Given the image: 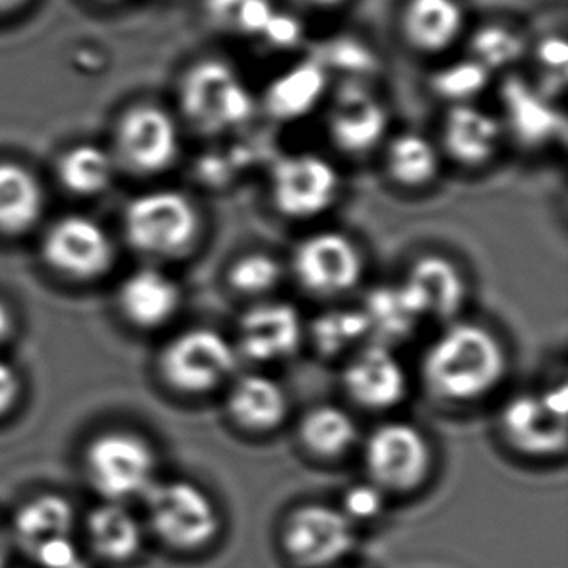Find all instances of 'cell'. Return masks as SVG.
Segmentation results:
<instances>
[{
	"mask_svg": "<svg viewBox=\"0 0 568 568\" xmlns=\"http://www.w3.org/2000/svg\"><path fill=\"white\" fill-rule=\"evenodd\" d=\"M510 355L491 326L456 318L443 328L419 362L423 390L445 406L466 407L489 398L507 381Z\"/></svg>",
	"mask_w": 568,
	"mask_h": 568,
	"instance_id": "6da1fadb",
	"label": "cell"
},
{
	"mask_svg": "<svg viewBox=\"0 0 568 568\" xmlns=\"http://www.w3.org/2000/svg\"><path fill=\"white\" fill-rule=\"evenodd\" d=\"M179 113L202 136H223L243 129L258 111V98L231 62L204 57L179 78Z\"/></svg>",
	"mask_w": 568,
	"mask_h": 568,
	"instance_id": "7a4b0ae2",
	"label": "cell"
},
{
	"mask_svg": "<svg viewBox=\"0 0 568 568\" xmlns=\"http://www.w3.org/2000/svg\"><path fill=\"white\" fill-rule=\"evenodd\" d=\"M129 245L155 261H179L196 251L204 215L186 192L154 189L129 202L123 217Z\"/></svg>",
	"mask_w": 568,
	"mask_h": 568,
	"instance_id": "3957f363",
	"label": "cell"
},
{
	"mask_svg": "<svg viewBox=\"0 0 568 568\" xmlns=\"http://www.w3.org/2000/svg\"><path fill=\"white\" fill-rule=\"evenodd\" d=\"M239 365L233 339L214 326H189L173 334L158 355L162 383L185 398H202L227 386Z\"/></svg>",
	"mask_w": 568,
	"mask_h": 568,
	"instance_id": "277c9868",
	"label": "cell"
},
{
	"mask_svg": "<svg viewBox=\"0 0 568 568\" xmlns=\"http://www.w3.org/2000/svg\"><path fill=\"white\" fill-rule=\"evenodd\" d=\"M290 272L311 297L336 301L359 290L367 258L362 245L346 231L316 230L293 248Z\"/></svg>",
	"mask_w": 568,
	"mask_h": 568,
	"instance_id": "5b68a950",
	"label": "cell"
},
{
	"mask_svg": "<svg viewBox=\"0 0 568 568\" xmlns=\"http://www.w3.org/2000/svg\"><path fill=\"white\" fill-rule=\"evenodd\" d=\"M342 194V175L328 158L316 152L280 155L268 171V199L277 215L311 222L328 214Z\"/></svg>",
	"mask_w": 568,
	"mask_h": 568,
	"instance_id": "8992f818",
	"label": "cell"
},
{
	"mask_svg": "<svg viewBox=\"0 0 568 568\" xmlns=\"http://www.w3.org/2000/svg\"><path fill=\"white\" fill-rule=\"evenodd\" d=\"M499 430L516 453L547 458L565 453L568 386L565 381L536 392H518L500 406Z\"/></svg>",
	"mask_w": 568,
	"mask_h": 568,
	"instance_id": "52a82bcc",
	"label": "cell"
},
{
	"mask_svg": "<svg viewBox=\"0 0 568 568\" xmlns=\"http://www.w3.org/2000/svg\"><path fill=\"white\" fill-rule=\"evenodd\" d=\"M155 468L154 448L131 430L103 433L93 438L85 453L88 479L111 503L144 497L155 484Z\"/></svg>",
	"mask_w": 568,
	"mask_h": 568,
	"instance_id": "ba28073f",
	"label": "cell"
},
{
	"mask_svg": "<svg viewBox=\"0 0 568 568\" xmlns=\"http://www.w3.org/2000/svg\"><path fill=\"white\" fill-rule=\"evenodd\" d=\"M363 460L378 489L409 491L429 476L433 450L415 423L390 419L371 430Z\"/></svg>",
	"mask_w": 568,
	"mask_h": 568,
	"instance_id": "9c48e42d",
	"label": "cell"
},
{
	"mask_svg": "<svg viewBox=\"0 0 568 568\" xmlns=\"http://www.w3.org/2000/svg\"><path fill=\"white\" fill-rule=\"evenodd\" d=\"M307 323L300 308L282 300L251 303L231 336L241 362L256 367L290 362L305 346Z\"/></svg>",
	"mask_w": 568,
	"mask_h": 568,
	"instance_id": "30bf717a",
	"label": "cell"
},
{
	"mask_svg": "<svg viewBox=\"0 0 568 568\" xmlns=\"http://www.w3.org/2000/svg\"><path fill=\"white\" fill-rule=\"evenodd\" d=\"M148 516L155 536L175 549H200L220 528L214 503L191 481H155L146 495Z\"/></svg>",
	"mask_w": 568,
	"mask_h": 568,
	"instance_id": "8fae6325",
	"label": "cell"
},
{
	"mask_svg": "<svg viewBox=\"0 0 568 568\" xmlns=\"http://www.w3.org/2000/svg\"><path fill=\"white\" fill-rule=\"evenodd\" d=\"M116 158L136 175H160L178 163L183 139L178 119L154 103L124 111L116 124Z\"/></svg>",
	"mask_w": 568,
	"mask_h": 568,
	"instance_id": "7c38bea8",
	"label": "cell"
},
{
	"mask_svg": "<svg viewBox=\"0 0 568 568\" xmlns=\"http://www.w3.org/2000/svg\"><path fill=\"white\" fill-rule=\"evenodd\" d=\"M390 113L367 80L346 78L332 98L326 132L339 154L363 158L388 139Z\"/></svg>",
	"mask_w": 568,
	"mask_h": 568,
	"instance_id": "4fadbf2b",
	"label": "cell"
},
{
	"mask_svg": "<svg viewBox=\"0 0 568 568\" xmlns=\"http://www.w3.org/2000/svg\"><path fill=\"white\" fill-rule=\"evenodd\" d=\"M409 373L394 347L367 342L346 357L342 388L355 407L383 414L404 404L409 394Z\"/></svg>",
	"mask_w": 568,
	"mask_h": 568,
	"instance_id": "5bb4252c",
	"label": "cell"
},
{
	"mask_svg": "<svg viewBox=\"0 0 568 568\" xmlns=\"http://www.w3.org/2000/svg\"><path fill=\"white\" fill-rule=\"evenodd\" d=\"M500 124L505 136L528 152H539L565 139V115L554 98L520 74H508L499 88Z\"/></svg>",
	"mask_w": 568,
	"mask_h": 568,
	"instance_id": "9a60e30c",
	"label": "cell"
},
{
	"mask_svg": "<svg viewBox=\"0 0 568 568\" xmlns=\"http://www.w3.org/2000/svg\"><path fill=\"white\" fill-rule=\"evenodd\" d=\"M43 256L62 276L93 280L111 268L115 245L105 227L92 217L67 215L47 231Z\"/></svg>",
	"mask_w": 568,
	"mask_h": 568,
	"instance_id": "2e32d148",
	"label": "cell"
},
{
	"mask_svg": "<svg viewBox=\"0 0 568 568\" xmlns=\"http://www.w3.org/2000/svg\"><path fill=\"white\" fill-rule=\"evenodd\" d=\"M399 284L414 301L423 323H453L468 303V277L458 262L446 254H419L409 262Z\"/></svg>",
	"mask_w": 568,
	"mask_h": 568,
	"instance_id": "e0dca14e",
	"label": "cell"
},
{
	"mask_svg": "<svg viewBox=\"0 0 568 568\" xmlns=\"http://www.w3.org/2000/svg\"><path fill=\"white\" fill-rule=\"evenodd\" d=\"M285 551L305 567H328L355 544L354 523L338 508L307 505L293 513L284 534Z\"/></svg>",
	"mask_w": 568,
	"mask_h": 568,
	"instance_id": "ac0fdd59",
	"label": "cell"
},
{
	"mask_svg": "<svg viewBox=\"0 0 568 568\" xmlns=\"http://www.w3.org/2000/svg\"><path fill=\"white\" fill-rule=\"evenodd\" d=\"M505 142L499 115L477 105H448L440 121L438 150L464 170H481L497 158Z\"/></svg>",
	"mask_w": 568,
	"mask_h": 568,
	"instance_id": "d6986e66",
	"label": "cell"
},
{
	"mask_svg": "<svg viewBox=\"0 0 568 568\" xmlns=\"http://www.w3.org/2000/svg\"><path fill=\"white\" fill-rule=\"evenodd\" d=\"M468 12L462 0H404L398 12L399 38L423 57L448 53L466 33Z\"/></svg>",
	"mask_w": 568,
	"mask_h": 568,
	"instance_id": "ffe728a7",
	"label": "cell"
},
{
	"mask_svg": "<svg viewBox=\"0 0 568 568\" xmlns=\"http://www.w3.org/2000/svg\"><path fill=\"white\" fill-rule=\"evenodd\" d=\"M290 407L292 399L284 384L262 371L237 373L225 392V412L231 423L253 435H268L280 429L290 415Z\"/></svg>",
	"mask_w": 568,
	"mask_h": 568,
	"instance_id": "44dd1931",
	"label": "cell"
},
{
	"mask_svg": "<svg viewBox=\"0 0 568 568\" xmlns=\"http://www.w3.org/2000/svg\"><path fill=\"white\" fill-rule=\"evenodd\" d=\"M328 90L331 72L308 57L270 80L258 98V109L276 123H297L316 111Z\"/></svg>",
	"mask_w": 568,
	"mask_h": 568,
	"instance_id": "7402d4cb",
	"label": "cell"
},
{
	"mask_svg": "<svg viewBox=\"0 0 568 568\" xmlns=\"http://www.w3.org/2000/svg\"><path fill=\"white\" fill-rule=\"evenodd\" d=\"M116 303L134 328L158 331L179 315L183 307V290L168 272L146 266L124 277Z\"/></svg>",
	"mask_w": 568,
	"mask_h": 568,
	"instance_id": "603a6c76",
	"label": "cell"
},
{
	"mask_svg": "<svg viewBox=\"0 0 568 568\" xmlns=\"http://www.w3.org/2000/svg\"><path fill=\"white\" fill-rule=\"evenodd\" d=\"M386 178L402 191H425L437 183L443 154L433 140L419 132H399L384 142Z\"/></svg>",
	"mask_w": 568,
	"mask_h": 568,
	"instance_id": "cb8c5ba5",
	"label": "cell"
},
{
	"mask_svg": "<svg viewBox=\"0 0 568 568\" xmlns=\"http://www.w3.org/2000/svg\"><path fill=\"white\" fill-rule=\"evenodd\" d=\"M359 307L369 324L371 342L384 346H398L412 338L423 324L414 301L399 282L371 287Z\"/></svg>",
	"mask_w": 568,
	"mask_h": 568,
	"instance_id": "d4e9b609",
	"label": "cell"
},
{
	"mask_svg": "<svg viewBox=\"0 0 568 568\" xmlns=\"http://www.w3.org/2000/svg\"><path fill=\"white\" fill-rule=\"evenodd\" d=\"M301 446L316 458L334 460L354 448L359 427L354 415L338 404H316L297 423Z\"/></svg>",
	"mask_w": 568,
	"mask_h": 568,
	"instance_id": "484cf974",
	"label": "cell"
},
{
	"mask_svg": "<svg viewBox=\"0 0 568 568\" xmlns=\"http://www.w3.org/2000/svg\"><path fill=\"white\" fill-rule=\"evenodd\" d=\"M367 342H371L369 324L359 305L324 308L307 323L305 344L323 359H346Z\"/></svg>",
	"mask_w": 568,
	"mask_h": 568,
	"instance_id": "4316f807",
	"label": "cell"
},
{
	"mask_svg": "<svg viewBox=\"0 0 568 568\" xmlns=\"http://www.w3.org/2000/svg\"><path fill=\"white\" fill-rule=\"evenodd\" d=\"M43 212V189L38 178L18 163L0 162V233L31 230Z\"/></svg>",
	"mask_w": 568,
	"mask_h": 568,
	"instance_id": "83f0119b",
	"label": "cell"
},
{
	"mask_svg": "<svg viewBox=\"0 0 568 568\" xmlns=\"http://www.w3.org/2000/svg\"><path fill=\"white\" fill-rule=\"evenodd\" d=\"M74 528V510L69 500L57 495H41L28 500L16 515L14 538L26 554L54 539L70 538Z\"/></svg>",
	"mask_w": 568,
	"mask_h": 568,
	"instance_id": "f1b7e54d",
	"label": "cell"
},
{
	"mask_svg": "<svg viewBox=\"0 0 568 568\" xmlns=\"http://www.w3.org/2000/svg\"><path fill=\"white\" fill-rule=\"evenodd\" d=\"M88 536L93 551L105 561H131L142 547L139 520L119 503H108L92 510L88 518Z\"/></svg>",
	"mask_w": 568,
	"mask_h": 568,
	"instance_id": "f546056e",
	"label": "cell"
},
{
	"mask_svg": "<svg viewBox=\"0 0 568 568\" xmlns=\"http://www.w3.org/2000/svg\"><path fill=\"white\" fill-rule=\"evenodd\" d=\"M530 51L523 31L505 22H485L469 33L466 54L491 74L513 69Z\"/></svg>",
	"mask_w": 568,
	"mask_h": 568,
	"instance_id": "4dcf8cb0",
	"label": "cell"
},
{
	"mask_svg": "<svg viewBox=\"0 0 568 568\" xmlns=\"http://www.w3.org/2000/svg\"><path fill=\"white\" fill-rule=\"evenodd\" d=\"M285 268L280 258L266 251H246L231 262L225 284L231 292L253 303L270 300L284 282Z\"/></svg>",
	"mask_w": 568,
	"mask_h": 568,
	"instance_id": "1f68e13d",
	"label": "cell"
},
{
	"mask_svg": "<svg viewBox=\"0 0 568 568\" xmlns=\"http://www.w3.org/2000/svg\"><path fill=\"white\" fill-rule=\"evenodd\" d=\"M62 185L80 196L108 191L115 178V158L95 144H80L62 155L59 162Z\"/></svg>",
	"mask_w": 568,
	"mask_h": 568,
	"instance_id": "d6a6232c",
	"label": "cell"
},
{
	"mask_svg": "<svg viewBox=\"0 0 568 568\" xmlns=\"http://www.w3.org/2000/svg\"><path fill=\"white\" fill-rule=\"evenodd\" d=\"M493 74L471 57L456 59L438 67L429 78L430 92L446 105L476 103L491 84Z\"/></svg>",
	"mask_w": 568,
	"mask_h": 568,
	"instance_id": "836d02e7",
	"label": "cell"
},
{
	"mask_svg": "<svg viewBox=\"0 0 568 568\" xmlns=\"http://www.w3.org/2000/svg\"><path fill=\"white\" fill-rule=\"evenodd\" d=\"M324 69L344 72L346 78L367 80L377 72L378 59L367 43L355 38H334L321 47V53L313 54Z\"/></svg>",
	"mask_w": 568,
	"mask_h": 568,
	"instance_id": "e575fe53",
	"label": "cell"
},
{
	"mask_svg": "<svg viewBox=\"0 0 568 568\" xmlns=\"http://www.w3.org/2000/svg\"><path fill=\"white\" fill-rule=\"evenodd\" d=\"M262 41L272 49H282V51H290L303 43L305 39V23L301 20L300 16L293 12H282L276 10L274 16L270 18L266 28L262 31Z\"/></svg>",
	"mask_w": 568,
	"mask_h": 568,
	"instance_id": "d590c367",
	"label": "cell"
},
{
	"mask_svg": "<svg viewBox=\"0 0 568 568\" xmlns=\"http://www.w3.org/2000/svg\"><path fill=\"white\" fill-rule=\"evenodd\" d=\"M534 57L539 70L547 80H559L565 84L567 77L568 45L567 39L559 33H547L534 45Z\"/></svg>",
	"mask_w": 568,
	"mask_h": 568,
	"instance_id": "8d00e7d4",
	"label": "cell"
},
{
	"mask_svg": "<svg viewBox=\"0 0 568 568\" xmlns=\"http://www.w3.org/2000/svg\"><path fill=\"white\" fill-rule=\"evenodd\" d=\"M383 510V489L375 484H359L352 487L344 497V515L355 520H369Z\"/></svg>",
	"mask_w": 568,
	"mask_h": 568,
	"instance_id": "74e56055",
	"label": "cell"
},
{
	"mask_svg": "<svg viewBox=\"0 0 568 568\" xmlns=\"http://www.w3.org/2000/svg\"><path fill=\"white\" fill-rule=\"evenodd\" d=\"M31 559L38 562L39 568H84L82 555L72 536L70 538L54 539L43 547H39Z\"/></svg>",
	"mask_w": 568,
	"mask_h": 568,
	"instance_id": "f35d334b",
	"label": "cell"
},
{
	"mask_svg": "<svg viewBox=\"0 0 568 568\" xmlns=\"http://www.w3.org/2000/svg\"><path fill=\"white\" fill-rule=\"evenodd\" d=\"M276 10L272 0H246L230 31L243 38H261L262 31Z\"/></svg>",
	"mask_w": 568,
	"mask_h": 568,
	"instance_id": "ab89813d",
	"label": "cell"
},
{
	"mask_svg": "<svg viewBox=\"0 0 568 568\" xmlns=\"http://www.w3.org/2000/svg\"><path fill=\"white\" fill-rule=\"evenodd\" d=\"M245 2L246 0H202V8L206 18H210L215 26L231 30L239 10Z\"/></svg>",
	"mask_w": 568,
	"mask_h": 568,
	"instance_id": "60d3db41",
	"label": "cell"
},
{
	"mask_svg": "<svg viewBox=\"0 0 568 568\" xmlns=\"http://www.w3.org/2000/svg\"><path fill=\"white\" fill-rule=\"evenodd\" d=\"M20 388L22 383L14 367L0 359V417L14 407L16 399L20 396Z\"/></svg>",
	"mask_w": 568,
	"mask_h": 568,
	"instance_id": "b9f144b4",
	"label": "cell"
},
{
	"mask_svg": "<svg viewBox=\"0 0 568 568\" xmlns=\"http://www.w3.org/2000/svg\"><path fill=\"white\" fill-rule=\"evenodd\" d=\"M295 10L307 14H328L346 7L349 0H287Z\"/></svg>",
	"mask_w": 568,
	"mask_h": 568,
	"instance_id": "7bdbcfd3",
	"label": "cell"
},
{
	"mask_svg": "<svg viewBox=\"0 0 568 568\" xmlns=\"http://www.w3.org/2000/svg\"><path fill=\"white\" fill-rule=\"evenodd\" d=\"M14 332V315L4 301H0V344L7 342Z\"/></svg>",
	"mask_w": 568,
	"mask_h": 568,
	"instance_id": "ee69618b",
	"label": "cell"
},
{
	"mask_svg": "<svg viewBox=\"0 0 568 568\" xmlns=\"http://www.w3.org/2000/svg\"><path fill=\"white\" fill-rule=\"evenodd\" d=\"M28 0H0V14H10L18 8H22Z\"/></svg>",
	"mask_w": 568,
	"mask_h": 568,
	"instance_id": "f6af8a7d",
	"label": "cell"
},
{
	"mask_svg": "<svg viewBox=\"0 0 568 568\" xmlns=\"http://www.w3.org/2000/svg\"><path fill=\"white\" fill-rule=\"evenodd\" d=\"M8 562V541L4 531L0 530V568H7Z\"/></svg>",
	"mask_w": 568,
	"mask_h": 568,
	"instance_id": "bcb514c9",
	"label": "cell"
},
{
	"mask_svg": "<svg viewBox=\"0 0 568 568\" xmlns=\"http://www.w3.org/2000/svg\"><path fill=\"white\" fill-rule=\"evenodd\" d=\"M103 2H116V0H103Z\"/></svg>",
	"mask_w": 568,
	"mask_h": 568,
	"instance_id": "7dc6e473",
	"label": "cell"
}]
</instances>
